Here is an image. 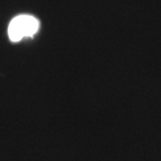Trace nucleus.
Returning a JSON list of instances; mask_svg holds the SVG:
<instances>
[{
	"label": "nucleus",
	"mask_w": 161,
	"mask_h": 161,
	"mask_svg": "<svg viewBox=\"0 0 161 161\" xmlns=\"http://www.w3.org/2000/svg\"><path fill=\"white\" fill-rule=\"evenodd\" d=\"M40 27L39 21L31 15L22 14L14 18L8 27V35L12 41L17 42L24 37H32Z\"/></svg>",
	"instance_id": "f257e3e1"
}]
</instances>
